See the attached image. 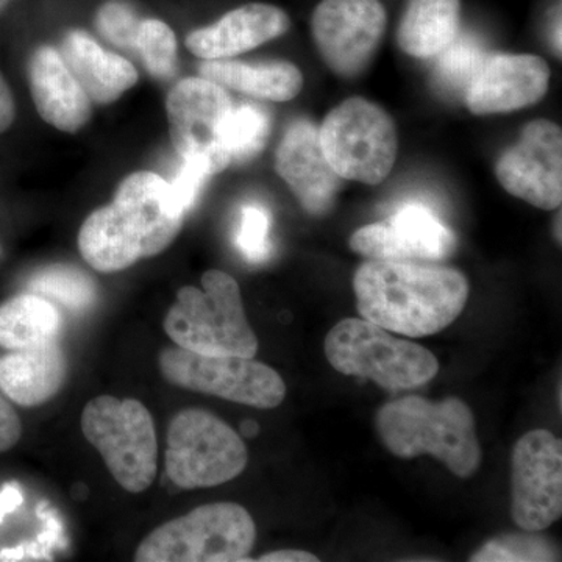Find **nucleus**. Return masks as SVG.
<instances>
[{
    "mask_svg": "<svg viewBox=\"0 0 562 562\" xmlns=\"http://www.w3.org/2000/svg\"><path fill=\"white\" fill-rule=\"evenodd\" d=\"M386 24L380 0H322L312 18L314 44L331 72L353 79L368 69Z\"/></svg>",
    "mask_w": 562,
    "mask_h": 562,
    "instance_id": "nucleus-11",
    "label": "nucleus"
},
{
    "mask_svg": "<svg viewBox=\"0 0 562 562\" xmlns=\"http://www.w3.org/2000/svg\"><path fill=\"white\" fill-rule=\"evenodd\" d=\"M136 52L143 58L150 76L158 80H169L177 72L176 33L160 20L140 21Z\"/></svg>",
    "mask_w": 562,
    "mask_h": 562,
    "instance_id": "nucleus-28",
    "label": "nucleus"
},
{
    "mask_svg": "<svg viewBox=\"0 0 562 562\" xmlns=\"http://www.w3.org/2000/svg\"><path fill=\"white\" fill-rule=\"evenodd\" d=\"M472 562L560 561V552L538 531L509 532L491 539L471 557Z\"/></svg>",
    "mask_w": 562,
    "mask_h": 562,
    "instance_id": "nucleus-27",
    "label": "nucleus"
},
{
    "mask_svg": "<svg viewBox=\"0 0 562 562\" xmlns=\"http://www.w3.org/2000/svg\"><path fill=\"white\" fill-rule=\"evenodd\" d=\"M162 376L173 386L216 395L254 408H277L286 397V384L271 366L254 358L201 355L172 347L160 355Z\"/></svg>",
    "mask_w": 562,
    "mask_h": 562,
    "instance_id": "nucleus-10",
    "label": "nucleus"
},
{
    "mask_svg": "<svg viewBox=\"0 0 562 562\" xmlns=\"http://www.w3.org/2000/svg\"><path fill=\"white\" fill-rule=\"evenodd\" d=\"M99 32L121 49H136L140 20L135 10L122 0H110L103 3L95 16Z\"/></svg>",
    "mask_w": 562,
    "mask_h": 562,
    "instance_id": "nucleus-30",
    "label": "nucleus"
},
{
    "mask_svg": "<svg viewBox=\"0 0 562 562\" xmlns=\"http://www.w3.org/2000/svg\"><path fill=\"white\" fill-rule=\"evenodd\" d=\"M261 562H317L319 558L303 550H277L258 558Z\"/></svg>",
    "mask_w": 562,
    "mask_h": 562,
    "instance_id": "nucleus-36",
    "label": "nucleus"
},
{
    "mask_svg": "<svg viewBox=\"0 0 562 562\" xmlns=\"http://www.w3.org/2000/svg\"><path fill=\"white\" fill-rule=\"evenodd\" d=\"M65 353L54 341L0 358V390L21 406L50 401L65 384Z\"/></svg>",
    "mask_w": 562,
    "mask_h": 562,
    "instance_id": "nucleus-21",
    "label": "nucleus"
},
{
    "mask_svg": "<svg viewBox=\"0 0 562 562\" xmlns=\"http://www.w3.org/2000/svg\"><path fill=\"white\" fill-rule=\"evenodd\" d=\"M16 116L14 99L9 83L0 76V133L9 131Z\"/></svg>",
    "mask_w": 562,
    "mask_h": 562,
    "instance_id": "nucleus-34",
    "label": "nucleus"
},
{
    "mask_svg": "<svg viewBox=\"0 0 562 562\" xmlns=\"http://www.w3.org/2000/svg\"><path fill=\"white\" fill-rule=\"evenodd\" d=\"M436 65V76L450 90H465L469 81L482 68L487 55L475 40L454 38L453 43L442 50Z\"/></svg>",
    "mask_w": 562,
    "mask_h": 562,
    "instance_id": "nucleus-29",
    "label": "nucleus"
},
{
    "mask_svg": "<svg viewBox=\"0 0 562 562\" xmlns=\"http://www.w3.org/2000/svg\"><path fill=\"white\" fill-rule=\"evenodd\" d=\"M81 431L125 491L149 490L157 475L158 443L154 419L143 403L99 395L81 413Z\"/></svg>",
    "mask_w": 562,
    "mask_h": 562,
    "instance_id": "nucleus-7",
    "label": "nucleus"
},
{
    "mask_svg": "<svg viewBox=\"0 0 562 562\" xmlns=\"http://www.w3.org/2000/svg\"><path fill=\"white\" fill-rule=\"evenodd\" d=\"M375 425L383 446L402 460L430 454L458 479H471L482 465L475 417L461 398L406 395L383 405Z\"/></svg>",
    "mask_w": 562,
    "mask_h": 562,
    "instance_id": "nucleus-3",
    "label": "nucleus"
},
{
    "mask_svg": "<svg viewBox=\"0 0 562 562\" xmlns=\"http://www.w3.org/2000/svg\"><path fill=\"white\" fill-rule=\"evenodd\" d=\"M11 2H13V0H0V13H2Z\"/></svg>",
    "mask_w": 562,
    "mask_h": 562,
    "instance_id": "nucleus-39",
    "label": "nucleus"
},
{
    "mask_svg": "<svg viewBox=\"0 0 562 562\" xmlns=\"http://www.w3.org/2000/svg\"><path fill=\"white\" fill-rule=\"evenodd\" d=\"M183 220L169 181L154 172L132 173L117 188L113 202L95 210L81 225V257L95 271H124L168 249Z\"/></svg>",
    "mask_w": 562,
    "mask_h": 562,
    "instance_id": "nucleus-2",
    "label": "nucleus"
},
{
    "mask_svg": "<svg viewBox=\"0 0 562 562\" xmlns=\"http://www.w3.org/2000/svg\"><path fill=\"white\" fill-rule=\"evenodd\" d=\"M503 190L539 210L560 209L562 202V132L549 120L525 125L519 139L495 162Z\"/></svg>",
    "mask_w": 562,
    "mask_h": 562,
    "instance_id": "nucleus-14",
    "label": "nucleus"
},
{
    "mask_svg": "<svg viewBox=\"0 0 562 562\" xmlns=\"http://www.w3.org/2000/svg\"><path fill=\"white\" fill-rule=\"evenodd\" d=\"M63 60L91 102L109 105L138 83V70L121 55L103 49L81 31L69 32L63 41Z\"/></svg>",
    "mask_w": 562,
    "mask_h": 562,
    "instance_id": "nucleus-20",
    "label": "nucleus"
},
{
    "mask_svg": "<svg viewBox=\"0 0 562 562\" xmlns=\"http://www.w3.org/2000/svg\"><path fill=\"white\" fill-rule=\"evenodd\" d=\"M276 171L290 187L302 209L325 216L341 190L342 179L325 158L313 122H294L276 151Z\"/></svg>",
    "mask_w": 562,
    "mask_h": 562,
    "instance_id": "nucleus-17",
    "label": "nucleus"
},
{
    "mask_svg": "<svg viewBox=\"0 0 562 562\" xmlns=\"http://www.w3.org/2000/svg\"><path fill=\"white\" fill-rule=\"evenodd\" d=\"M249 450L241 436L205 409H183L171 420L166 472L181 490L220 486L241 475Z\"/></svg>",
    "mask_w": 562,
    "mask_h": 562,
    "instance_id": "nucleus-9",
    "label": "nucleus"
},
{
    "mask_svg": "<svg viewBox=\"0 0 562 562\" xmlns=\"http://www.w3.org/2000/svg\"><path fill=\"white\" fill-rule=\"evenodd\" d=\"M349 246L369 260L441 262L457 250V236L427 206L408 203L387 220L358 228Z\"/></svg>",
    "mask_w": 562,
    "mask_h": 562,
    "instance_id": "nucleus-15",
    "label": "nucleus"
},
{
    "mask_svg": "<svg viewBox=\"0 0 562 562\" xmlns=\"http://www.w3.org/2000/svg\"><path fill=\"white\" fill-rule=\"evenodd\" d=\"M22 501H24V497H22L20 486L14 483L5 484L0 491V522H2L3 517L16 512L22 505Z\"/></svg>",
    "mask_w": 562,
    "mask_h": 562,
    "instance_id": "nucleus-35",
    "label": "nucleus"
},
{
    "mask_svg": "<svg viewBox=\"0 0 562 562\" xmlns=\"http://www.w3.org/2000/svg\"><path fill=\"white\" fill-rule=\"evenodd\" d=\"M199 76L225 90L243 92L261 101H292L303 88L302 70L294 63L283 60H203L199 65Z\"/></svg>",
    "mask_w": 562,
    "mask_h": 562,
    "instance_id": "nucleus-22",
    "label": "nucleus"
},
{
    "mask_svg": "<svg viewBox=\"0 0 562 562\" xmlns=\"http://www.w3.org/2000/svg\"><path fill=\"white\" fill-rule=\"evenodd\" d=\"M271 133V117L258 105L233 106L222 128V146L232 161H247L260 154Z\"/></svg>",
    "mask_w": 562,
    "mask_h": 562,
    "instance_id": "nucleus-26",
    "label": "nucleus"
},
{
    "mask_svg": "<svg viewBox=\"0 0 562 562\" xmlns=\"http://www.w3.org/2000/svg\"><path fill=\"white\" fill-rule=\"evenodd\" d=\"M291 27L286 11L269 3H247L220 21L187 36V47L202 60H225L284 35Z\"/></svg>",
    "mask_w": 562,
    "mask_h": 562,
    "instance_id": "nucleus-18",
    "label": "nucleus"
},
{
    "mask_svg": "<svg viewBox=\"0 0 562 562\" xmlns=\"http://www.w3.org/2000/svg\"><path fill=\"white\" fill-rule=\"evenodd\" d=\"M241 432L247 439L257 438L258 432H260V425L255 420H244L241 424Z\"/></svg>",
    "mask_w": 562,
    "mask_h": 562,
    "instance_id": "nucleus-37",
    "label": "nucleus"
},
{
    "mask_svg": "<svg viewBox=\"0 0 562 562\" xmlns=\"http://www.w3.org/2000/svg\"><path fill=\"white\" fill-rule=\"evenodd\" d=\"M353 291L362 319L425 338L461 316L471 284L464 273L438 262L369 260L355 272Z\"/></svg>",
    "mask_w": 562,
    "mask_h": 562,
    "instance_id": "nucleus-1",
    "label": "nucleus"
},
{
    "mask_svg": "<svg viewBox=\"0 0 562 562\" xmlns=\"http://www.w3.org/2000/svg\"><path fill=\"white\" fill-rule=\"evenodd\" d=\"M460 20L461 0H408L398 22V47L409 57H436L457 38Z\"/></svg>",
    "mask_w": 562,
    "mask_h": 562,
    "instance_id": "nucleus-23",
    "label": "nucleus"
},
{
    "mask_svg": "<svg viewBox=\"0 0 562 562\" xmlns=\"http://www.w3.org/2000/svg\"><path fill=\"white\" fill-rule=\"evenodd\" d=\"M165 331L177 347L194 353L254 358L258 351L238 281L217 269L203 273L202 290L184 286L177 292Z\"/></svg>",
    "mask_w": 562,
    "mask_h": 562,
    "instance_id": "nucleus-4",
    "label": "nucleus"
},
{
    "mask_svg": "<svg viewBox=\"0 0 562 562\" xmlns=\"http://www.w3.org/2000/svg\"><path fill=\"white\" fill-rule=\"evenodd\" d=\"M232 110L231 95L221 85L201 76L180 80L169 91L166 113L173 147L181 158H203L213 176L225 171L232 158L222 146L221 135Z\"/></svg>",
    "mask_w": 562,
    "mask_h": 562,
    "instance_id": "nucleus-13",
    "label": "nucleus"
},
{
    "mask_svg": "<svg viewBox=\"0 0 562 562\" xmlns=\"http://www.w3.org/2000/svg\"><path fill=\"white\" fill-rule=\"evenodd\" d=\"M210 177H213V172H211L209 161L199 157L183 158V165H181L176 180L169 181V190H171V198L177 209L187 214V211L191 210L198 201L199 194Z\"/></svg>",
    "mask_w": 562,
    "mask_h": 562,
    "instance_id": "nucleus-32",
    "label": "nucleus"
},
{
    "mask_svg": "<svg viewBox=\"0 0 562 562\" xmlns=\"http://www.w3.org/2000/svg\"><path fill=\"white\" fill-rule=\"evenodd\" d=\"M27 288L32 294L58 302L74 312L88 308L95 299L94 281L72 266L57 265L43 269L32 277Z\"/></svg>",
    "mask_w": 562,
    "mask_h": 562,
    "instance_id": "nucleus-25",
    "label": "nucleus"
},
{
    "mask_svg": "<svg viewBox=\"0 0 562 562\" xmlns=\"http://www.w3.org/2000/svg\"><path fill=\"white\" fill-rule=\"evenodd\" d=\"M22 425L20 417L5 398L0 395V453L16 446L21 439Z\"/></svg>",
    "mask_w": 562,
    "mask_h": 562,
    "instance_id": "nucleus-33",
    "label": "nucleus"
},
{
    "mask_svg": "<svg viewBox=\"0 0 562 562\" xmlns=\"http://www.w3.org/2000/svg\"><path fill=\"white\" fill-rule=\"evenodd\" d=\"M60 327L61 317L55 305L32 292L0 306V346L5 349L21 350L52 342Z\"/></svg>",
    "mask_w": 562,
    "mask_h": 562,
    "instance_id": "nucleus-24",
    "label": "nucleus"
},
{
    "mask_svg": "<svg viewBox=\"0 0 562 562\" xmlns=\"http://www.w3.org/2000/svg\"><path fill=\"white\" fill-rule=\"evenodd\" d=\"M550 68L536 55H491L464 90L465 106L476 116L509 113L542 101Z\"/></svg>",
    "mask_w": 562,
    "mask_h": 562,
    "instance_id": "nucleus-16",
    "label": "nucleus"
},
{
    "mask_svg": "<svg viewBox=\"0 0 562 562\" xmlns=\"http://www.w3.org/2000/svg\"><path fill=\"white\" fill-rule=\"evenodd\" d=\"M271 214L260 205H246L241 211L236 246L250 262H261L271 254Z\"/></svg>",
    "mask_w": 562,
    "mask_h": 562,
    "instance_id": "nucleus-31",
    "label": "nucleus"
},
{
    "mask_svg": "<svg viewBox=\"0 0 562 562\" xmlns=\"http://www.w3.org/2000/svg\"><path fill=\"white\" fill-rule=\"evenodd\" d=\"M324 349L335 371L371 380L387 391L417 390L439 372L438 358L430 350L357 317L338 322Z\"/></svg>",
    "mask_w": 562,
    "mask_h": 562,
    "instance_id": "nucleus-5",
    "label": "nucleus"
},
{
    "mask_svg": "<svg viewBox=\"0 0 562 562\" xmlns=\"http://www.w3.org/2000/svg\"><path fill=\"white\" fill-rule=\"evenodd\" d=\"M554 239H557L558 244H561V213L558 214L557 220H554Z\"/></svg>",
    "mask_w": 562,
    "mask_h": 562,
    "instance_id": "nucleus-38",
    "label": "nucleus"
},
{
    "mask_svg": "<svg viewBox=\"0 0 562 562\" xmlns=\"http://www.w3.org/2000/svg\"><path fill=\"white\" fill-rule=\"evenodd\" d=\"M33 102L41 120L65 133L80 132L92 109L87 92L63 60L60 50L41 46L29 65Z\"/></svg>",
    "mask_w": 562,
    "mask_h": 562,
    "instance_id": "nucleus-19",
    "label": "nucleus"
},
{
    "mask_svg": "<svg viewBox=\"0 0 562 562\" xmlns=\"http://www.w3.org/2000/svg\"><path fill=\"white\" fill-rule=\"evenodd\" d=\"M257 541V525L238 503H210L155 528L139 543L138 562H243Z\"/></svg>",
    "mask_w": 562,
    "mask_h": 562,
    "instance_id": "nucleus-6",
    "label": "nucleus"
},
{
    "mask_svg": "<svg viewBox=\"0 0 562 562\" xmlns=\"http://www.w3.org/2000/svg\"><path fill=\"white\" fill-rule=\"evenodd\" d=\"M512 514L524 531H543L562 514V442L549 430L525 432L512 458Z\"/></svg>",
    "mask_w": 562,
    "mask_h": 562,
    "instance_id": "nucleus-12",
    "label": "nucleus"
},
{
    "mask_svg": "<svg viewBox=\"0 0 562 562\" xmlns=\"http://www.w3.org/2000/svg\"><path fill=\"white\" fill-rule=\"evenodd\" d=\"M317 133L325 158L342 180L380 184L397 160L394 121L368 99L350 98L339 103Z\"/></svg>",
    "mask_w": 562,
    "mask_h": 562,
    "instance_id": "nucleus-8",
    "label": "nucleus"
}]
</instances>
